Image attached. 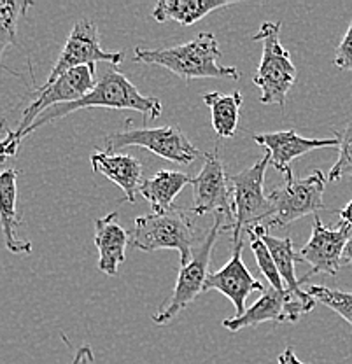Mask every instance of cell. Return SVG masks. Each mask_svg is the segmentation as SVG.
<instances>
[{"instance_id": "26", "label": "cell", "mask_w": 352, "mask_h": 364, "mask_svg": "<svg viewBox=\"0 0 352 364\" xmlns=\"http://www.w3.org/2000/svg\"><path fill=\"white\" fill-rule=\"evenodd\" d=\"M335 139L338 140V159L329 170V182H338L347 176L352 177V121L340 130H335Z\"/></svg>"}, {"instance_id": "11", "label": "cell", "mask_w": 352, "mask_h": 364, "mask_svg": "<svg viewBox=\"0 0 352 364\" xmlns=\"http://www.w3.org/2000/svg\"><path fill=\"white\" fill-rule=\"evenodd\" d=\"M95 85H97V81H95V70H92L90 67H79L67 72V74L60 75L51 85L39 86L36 90V95H33L32 104L25 109L23 116H21L16 130H14L16 139L21 142L26 136L28 128L48 109L55 107V105L70 104V102L79 100L86 93H90L95 88Z\"/></svg>"}, {"instance_id": "3", "label": "cell", "mask_w": 352, "mask_h": 364, "mask_svg": "<svg viewBox=\"0 0 352 364\" xmlns=\"http://www.w3.org/2000/svg\"><path fill=\"white\" fill-rule=\"evenodd\" d=\"M196 228L181 207L139 215L130 231V245L144 252L174 249L179 252L181 267L189 263L195 249Z\"/></svg>"}, {"instance_id": "10", "label": "cell", "mask_w": 352, "mask_h": 364, "mask_svg": "<svg viewBox=\"0 0 352 364\" xmlns=\"http://www.w3.org/2000/svg\"><path fill=\"white\" fill-rule=\"evenodd\" d=\"M316 303V299L309 293H306V296H297L287 289L277 291L270 287L242 316L225 318L223 326L230 333H237L245 328H256L263 322H275V324L298 322L302 316L312 312Z\"/></svg>"}, {"instance_id": "6", "label": "cell", "mask_w": 352, "mask_h": 364, "mask_svg": "<svg viewBox=\"0 0 352 364\" xmlns=\"http://www.w3.org/2000/svg\"><path fill=\"white\" fill-rule=\"evenodd\" d=\"M328 177L321 170H314L306 177H294L293 172L284 176V182L268 195L272 215L263 223L267 230L282 228L316 214L324 208V189Z\"/></svg>"}, {"instance_id": "7", "label": "cell", "mask_w": 352, "mask_h": 364, "mask_svg": "<svg viewBox=\"0 0 352 364\" xmlns=\"http://www.w3.org/2000/svg\"><path fill=\"white\" fill-rule=\"evenodd\" d=\"M130 146L144 147L156 156L177 165H189L202 156V153L189 142L184 132L179 127H170V124L156 128L127 127L105 136L107 153H114L117 149Z\"/></svg>"}, {"instance_id": "30", "label": "cell", "mask_w": 352, "mask_h": 364, "mask_svg": "<svg viewBox=\"0 0 352 364\" xmlns=\"http://www.w3.org/2000/svg\"><path fill=\"white\" fill-rule=\"evenodd\" d=\"M277 364H305V363L300 361V359L297 358V354H294V352H293V348L287 347L286 350H284L282 354L279 355Z\"/></svg>"}, {"instance_id": "12", "label": "cell", "mask_w": 352, "mask_h": 364, "mask_svg": "<svg viewBox=\"0 0 352 364\" xmlns=\"http://www.w3.org/2000/svg\"><path fill=\"white\" fill-rule=\"evenodd\" d=\"M193 186V214H223L232 223L233 230V189L232 181L226 176V168L218 151L206 153L202 170L191 182Z\"/></svg>"}, {"instance_id": "9", "label": "cell", "mask_w": 352, "mask_h": 364, "mask_svg": "<svg viewBox=\"0 0 352 364\" xmlns=\"http://www.w3.org/2000/svg\"><path fill=\"white\" fill-rule=\"evenodd\" d=\"M123 58L124 55L121 51H105L100 44L97 23L88 20V18H82V20L75 21V25L72 26L65 46H63L62 53L58 55L55 65L49 70V75L44 85H51L60 75L67 74V72L74 70V68L90 67L92 70L97 72L98 62L117 65V63L123 62Z\"/></svg>"}, {"instance_id": "19", "label": "cell", "mask_w": 352, "mask_h": 364, "mask_svg": "<svg viewBox=\"0 0 352 364\" xmlns=\"http://www.w3.org/2000/svg\"><path fill=\"white\" fill-rule=\"evenodd\" d=\"M233 4H237V0H160L154 6L153 18L160 23L172 20L189 26L203 20L212 11L225 9Z\"/></svg>"}, {"instance_id": "28", "label": "cell", "mask_w": 352, "mask_h": 364, "mask_svg": "<svg viewBox=\"0 0 352 364\" xmlns=\"http://www.w3.org/2000/svg\"><path fill=\"white\" fill-rule=\"evenodd\" d=\"M6 130V136L0 139V161H4L6 158L14 156L18 153V147H20V140L14 135V130L9 128H4Z\"/></svg>"}, {"instance_id": "24", "label": "cell", "mask_w": 352, "mask_h": 364, "mask_svg": "<svg viewBox=\"0 0 352 364\" xmlns=\"http://www.w3.org/2000/svg\"><path fill=\"white\" fill-rule=\"evenodd\" d=\"M245 233H247V237H249V244H251L252 252H255L256 261H258L260 270L265 277H267V280L270 282V287H274V289H277V291L287 289L286 284H284V280L281 277V273H279L277 267H275V261H274V257H272L267 244L261 240V237L256 233L255 230H252V228H245Z\"/></svg>"}, {"instance_id": "14", "label": "cell", "mask_w": 352, "mask_h": 364, "mask_svg": "<svg viewBox=\"0 0 352 364\" xmlns=\"http://www.w3.org/2000/svg\"><path fill=\"white\" fill-rule=\"evenodd\" d=\"M232 257H230V261L221 270L209 273L206 286H203V293L212 289L219 291V293L225 294L233 303L235 310H237V316H242L247 310L245 309V299H247V296L256 293V291L258 293H265V287L256 277L251 275V272L245 267L244 257H242L244 238L232 242Z\"/></svg>"}, {"instance_id": "16", "label": "cell", "mask_w": 352, "mask_h": 364, "mask_svg": "<svg viewBox=\"0 0 352 364\" xmlns=\"http://www.w3.org/2000/svg\"><path fill=\"white\" fill-rule=\"evenodd\" d=\"M95 245L98 249V270L105 275L116 277L119 264L127 259V247L130 245V231L119 223L116 210L95 223Z\"/></svg>"}, {"instance_id": "5", "label": "cell", "mask_w": 352, "mask_h": 364, "mask_svg": "<svg viewBox=\"0 0 352 364\" xmlns=\"http://www.w3.org/2000/svg\"><path fill=\"white\" fill-rule=\"evenodd\" d=\"M225 230H232V223L228 221L226 215L215 214L214 225H212L209 233L193 249V256L189 263L181 267L172 296L166 299L165 305H161V309L153 316L154 324L164 326L166 322L174 321L186 306L195 301L196 296L203 293V286H206L207 277H209L212 250H214V245L221 231Z\"/></svg>"}, {"instance_id": "27", "label": "cell", "mask_w": 352, "mask_h": 364, "mask_svg": "<svg viewBox=\"0 0 352 364\" xmlns=\"http://www.w3.org/2000/svg\"><path fill=\"white\" fill-rule=\"evenodd\" d=\"M335 65L340 70L352 72V20L349 23L346 36H343L342 43L338 44L335 51Z\"/></svg>"}, {"instance_id": "23", "label": "cell", "mask_w": 352, "mask_h": 364, "mask_svg": "<svg viewBox=\"0 0 352 364\" xmlns=\"http://www.w3.org/2000/svg\"><path fill=\"white\" fill-rule=\"evenodd\" d=\"M32 2H0V62L9 46L16 44L18 23Z\"/></svg>"}, {"instance_id": "32", "label": "cell", "mask_w": 352, "mask_h": 364, "mask_svg": "<svg viewBox=\"0 0 352 364\" xmlns=\"http://www.w3.org/2000/svg\"><path fill=\"white\" fill-rule=\"evenodd\" d=\"M352 263V237L347 242L346 250H343V264H351Z\"/></svg>"}, {"instance_id": "17", "label": "cell", "mask_w": 352, "mask_h": 364, "mask_svg": "<svg viewBox=\"0 0 352 364\" xmlns=\"http://www.w3.org/2000/svg\"><path fill=\"white\" fill-rule=\"evenodd\" d=\"M95 173H102L124 191L123 202L135 203L142 181L144 165L141 159L130 154H112L107 151H97L90 158Z\"/></svg>"}, {"instance_id": "1", "label": "cell", "mask_w": 352, "mask_h": 364, "mask_svg": "<svg viewBox=\"0 0 352 364\" xmlns=\"http://www.w3.org/2000/svg\"><path fill=\"white\" fill-rule=\"evenodd\" d=\"M90 107L135 111L141 112L146 119H156V117L161 116V111H164L161 102L156 97H146V95H142L127 75H123L117 70L116 65H109L90 93H86L79 100L70 102V104L55 105V107L48 109L28 128L26 136L32 134V132H36L37 128L46 127V124L53 123V121L62 119V117L69 116L72 112H78L81 109Z\"/></svg>"}, {"instance_id": "29", "label": "cell", "mask_w": 352, "mask_h": 364, "mask_svg": "<svg viewBox=\"0 0 352 364\" xmlns=\"http://www.w3.org/2000/svg\"><path fill=\"white\" fill-rule=\"evenodd\" d=\"M86 363H93V350L90 345H81V347L75 350V355L70 364H86Z\"/></svg>"}, {"instance_id": "20", "label": "cell", "mask_w": 352, "mask_h": 364, "mask_svg": "<svg viewBox=\"0 0 352 364\" xmlns=\"http://www.w3.org/2000/svg\"><path fill=\"white\" fill-rule=\"evenodd\" d=\"M193 179L184 172L176 170H161L156 176L142 181L139 188V195L151 203L153 212L166 210V208L176 207V196L191 184Z\"/></svg>"}, {"instance_id": "15", "label": "cell", "mask_w": 352, "mask_h": 364, "mask_svg": "<svg viewBox=\"0 0 352 364\" xmlns=\"http://www.w3.org/2000/svg\"><path fill=\"white\" fill-rule=\"evenodd\" d=\"M256 144L263 146L270 154V165L275 170L284 173H289L291 161L304 154L324 147H338L336 139H306L298 135L294 130L286 132H272V134H260L252 136Z\"/></svg>"}, {"instance_id": "25", "label": "cell", "mask_w": 352, "mask_h": 364, "mask_svg": "<svg viewBox=\"0 0 352 364\" xmlns=\"http://www.w3.org/2000/svg\"><path fill=\"white\" fill-rule=\"evenodd\" d=\"M306 293L312 296L317 303H323L329 310L338 314L343 321H347L352 326V293L324 286H310Z\"/></svg>"}, {"instance_id": "22", "label": "cell", "mask_w": 352, "mask_h": 364, "mask_svg": "<svg viewBox=\"0 0 352 364\" xmlns=\"http://www.w3.org/2000/svg\"><path fill=\"white\" fill-rule=\"evenodd\" d=\"M203 104L210 109L212 128L221 139H232L235 136L240 117V107L244 104V97L240 91L233 93H212L203 95Z\"/></svg>"}, {"instance_id": "21", "label": "cell", "mask_w": 352, "mask_h": 364, "mask_svg": "<svg viewBox=\"0 0 352 364\" xmlns=\"http://www.w3.org/2000/svg\"><path fill=\"white\" fill-rule=\"evenodd\" d=\"M249 228H252L260 235L261 240L267 244V247L275 261V267H277L284 284H286L287 291H291V293L297 296H306V291L300 289V280L297 279V273H294V263H302V259L300 254L294 250L293 240L289 237H272V235H268V230L265 228V225H255Z\"/></svg>"}, {"instance_id": "2", "label": "cell", "mask_w": 352, "mask_h": 364, "mask_svg": "<svg viewBox=\"0 0 352 364\" xmlns=\"http://www.w3.org/2000/svg\"><path fill=\"white\" fill-rule=\"evenodd\" d=\"M221 49L218 37L212 32H200L189 43L170 46L161 49L135 48L134 62L147 63L169 68L172 74L179 75L186 85L193 79H238L240 72L237 67H225L219 63Z\"/></svg>"}, {"instance_id": "8", "label": "cell", "mask_w": 352, "mask_h": 364, "mask_svg": "<svg viewBox=\"0 0 352 364\" xmlns=\"http://www.w3.org/2000/svg\"><path fill=\"white\" fill-rule=\"evenodd\" d=\"M270 165V154L232 177L233 189V237L232 242L242 238V230L263 225L272 215L270 200L265 195V173Z\"/></svg>"}, {"instance_id": "31", "label": "cell", "mask_w": 352, "mask_h": 364, "mask_svg": "<svg viewBox=\"0 0 352 364\" xmlns=\"http://www.w3.org/2000/svg\"><path fill=\"white\" fill-rule=\"evenodd\" d=\"M338 218H340V223H346V225L352 226V200L346 205V207L340 208Z\"/></svg>"}, {"instance_id": "13", "label": "cell", "mask_w": 352, "mask_h": 364, "mask_svg": "<svg viewBox=\"0 0 352 364\" xmlns=\"http://www.w3.org/2000/svg\"><path fill=\"white\" fill-rule=\"evenodd\" d=\"M352 237V226L340 223L338 228H328L319 218L314 219L312 235L300 250L302 263L310 264V270L300 279V286L317 273L336 275L343 267V250Z\"/></svg>"}, {"instance_id": "18", "label": "cell", "mask_w": 352, "mask_h": 364, "mask_svg": "<svg viewBox=\"0 0 352 364\" xmlns=\"http://www.w3.org/2000/svg\"><path fill=\"white\" fill-rule=\"evenodd\" d=\"M18 172L16 168H6L0 172V228L4 244L13 254H30L32 242L18 237V226L21 225L18 214Z\"/></svg>"}, {"instance_id": "4", "label": "cell", "mask_w": 352, "mask_h": 364, "mask_svg": "<svg viewBox=\"0 0 352 364\" xmlns=\"http://www.w3.org/2000/svg\"><path fill=\"white\" fill-rule=\"evenodd\" d=\"M252 39L263 46L258 72L252 77V85L261 90L260 102L284 109L287 93L297 82L298 72L289 51L281 43V21L261 23Z\"/></svg>"}]
</instances>
